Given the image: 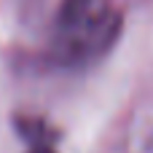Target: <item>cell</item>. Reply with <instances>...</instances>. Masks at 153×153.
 <instances>
[{
    "label": "cell",
    "mask_w": 153,
    "mask_h": 153,
    "mask_svg": "<svg viewBox=\"0 0 153 153\" xmlns=\"http://www.w3.org/2000/svg\"><path fill=\"white\" fill-rule=\"evenodd\" d=\"M124 30L116 0H59L51 22L46 62L54 70H89L110 54Z\"/></svg>",
    "instance_id": "obj_1"
},
{
    "label": "cell",
    "mask_w": 153,
    "mask_h": 153,
    "mask_svg": "<svg viewBox=\"0 0 153 153\" xmlns=\"http://www.w3.org/2000/svg\"><path fill=\"white\" fill-rule=\"evenodd\" d=\"M13 126L22 132V137L27 140V153H56L54 148V140H56V132L43 121V118H35V116H16L13 118Z\"/></svg>",
    "instance_id": "obj_2"
}]
</instances>
